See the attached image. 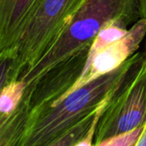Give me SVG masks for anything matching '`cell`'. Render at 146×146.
<instances>
[{
  "mask_svg": "<svg viewBox=\"0 0 146 146\" xmlns=\"http://www.w3.org/2000/svg\"><path fill=\"white\" fill-rule=\"evenodd\" d=\"M145 36L146 20L140 18L120 40L111 43L96 53L90 54L88 52L87 61L80 77L66 94L83 87L119 67L138 52V48Z\"/></svg>",
  "mask_w": 146,
  "mask_h": 146,
  "instance_id": "obj_5",
  "label": "cell"
},
{
  "mask_svg": "<svg viewBox=\"0 0 146 146\" xmlns=\"http://www.w3.org/2000/svg\"><path fill=\"white\" fill-rule=\"evenodd\" d=\"M108 102V101H107V102ZM107 102H104L103 104H102L96 111L86 116L84 119H83L74 126H72L64 134H63L59 138L55 140L53 143H52L48 146H72L73 144H75L79 139H81L86 134L88 130L90 128L98 111Z\"/></svg>",
  "mask_w": 146,
  "mask_h": 146,
  "instance_id": "obj_10",
  "label": "cell"
},
{
  "mask_svg": "<svg viewBox=\"0 0 146 146\" xmlns=\"http://www.w3.org/2000/svg\"><path fill=\"white\" fill-rule=\"evenodd\" d=\"M141 18L146 20V0H139Z\"/></svg>",
  "mask_w": 146,
  "mask_h": 146,
  "instance_id": "obj_14",
  "label": "cell"
},
{
  "mask_svg": "<svg viewBox=\"0 0 146 146\" xmlns=\"http://www.w3.org/2000/svg\"><path fill=\"white\" fill-rule=\"evenodd\" d=\"M83 1L36 0L15 48L23 73L30 70L47 51Z\"/></svg>",
  "mask_w": 146,
  "mask_h": 146,
  "instance_id": "obj_3",
  "label": "cell"
},
{
  "mask_svg": "<svg viewBox=\"0 0 146 146\" xmlns=\"http://www.w3.org/2000/svg\"><path fill=\"white\" fill-rule=\"evenodd\" d=\"M90 46L83 48L57 64L32 84L30 108L55 100L70 90L85 66Z\"/></svg>",
  "mask_w": 146,
  "mask_h": 146,
  "instance_id": "obj_7",
  "label": "cell"
},
{
  "mask_svg": "<svg viewBox=\"0 0 146 146\" xmlns=\"http://www.w3.org/2000/svg\"><path fill=\"white\" fill-rule=\"evenodd\" d=\"M23 72L16 49L0 53V93L7 84L19 78Z\"/></svg>",
  "mask_w": 146,
  "mask_h": 146,
  "instance_id": "obj_9",
  "label": "cell"
},
{
  "mask_svg": "<svg viewBox=\"0 0 146 146\" xmlns=\"http://www.w3.org/2000/svg\"><path fill=\"white\" fill-rule=\"evenodd\" d=\"M146 124L127 133L107 138L94 146H135Z\"/></svg>",
  "mask_w": 146,
  "mask_h": 146,
  "instance_id": "obj_11",
  "label": "cell"
},
{
  "mask_svg": "<svg viewBox=\"0 0 146 146\" xmlns=\"http://www.w3.org/2000/svg\"><path fill=\"white\" fill-rule=\"evenodd\" d=\"M33 84L17 78L0 93V146H17L24 133L29 112Z\"/></svg>",
  "mask_w": 146,
  "mask_h": 146,
  "instance_id": "obj_6",
  "label": "cell"
},
{
  "mask_svg": "<svg viewBox=\"0 0 146 146\" xmlns=\"http://www.w3.org/2000/svg\"><path fill=\"white\" fill-rule=\"evenodd\" d=\"M135 146H146V125H145L142 134L140 135Z\"/></svg>",
  "mask_w": 146,
  "mask_h": 146,
  "instance_id": "obj_13",
  "label": "cell"
},
{
  "mask_svg": "<svg viewBox=\"0 0 146 146\" xmlns=\"http://www.w3.org/2000/svg\"><path fill=\"white\" fill-rule=\"evenodd\" d=\"M109 102L105 103L100 108V110L98 111V113H97V114H96V118H95V119H94V121H93V123H92V125L90 126V128L88 130L86 134L81 139H79L75 144H73L72 146H94L93 140L95 139V134H96V130L98 121H99L102 114L103 113V112H104V110H105V108H106V107H107V105L108 104Z\"/></svg>",
  "mask_w": 146,
  "mask_h": 146,
  "instance_id": "obj_12",
  "label": "cell"
},
{
  "mask_svg": "<svg viewBox=\"0 0 146 146\" xmlns=\"http://www.w3.org/2000/svg\"><path fill=\"white\" fill-rule=\"evenodd\" d=\"M140 18L139 0H84L47 51L19 78L33 84L57 64L90 46L109 22L124 19L134 24Z\"/></svg>",
  "mask_w": 146,
  "mask_h": 146,
  "instance_id": "obj_2",
  "label": "cell"
},
{
  "mask_svg": "<svg viewBox=\"0 0 146 146\" xmlns=\"http://www.w3.org/2000/svg\"><path fill=\"white\" fill-rule=\"evenodd\" d=\"M145 56V51L137 52L108 74L55 100L31 108L17 146L50 145L111 99Z\"/></svg>",
  "mask_w": 146,
  "mask_h": 146,
  "instance_id": "obj_1",
  "label": "cell"
},
{
  "mask_svg": "<svg viewBox=\"0 0 146 146\" xmlns=\"http://www.w3.org/2000/svg\"><path fill=\"white\" fill-rule=\"evenodd\" d=\"M145 52H146V48H145Z\"/></svg>",
  "mask_w": 146,
  "mask_h": 146,
  "instance_id": "obj_15",
  "label": "cell"
},
{
  "mask_svg": "<svg viewBox=\"0 0 146 146\" xmlns=\"http://www.w3.org/2000/svg\"><path fill=\"white\" fill-rule=\"evenodd\" d=\"M146 124V56L112 97L102 114L95 143Z\"/></svg>",
  "mask_w": 146,
  "mask_h": 146,
  "instance_id": "obj_4",
  "label": "cell"
},
{
  "mask_svg": "<svg viewBox=\"0 0 146 146\" xmlns=\"http://www.w3.org/2000/svg\"><path fill=\"white\" fill-rule=\"evenodd\" d=\"M36 0H0V53L16 48Z\"/></svg>",
  "mask_w": 146,
  "mask_h": 146,
  "instance_id": "obj_8",
  "label": "cell"
}]
</instances>
